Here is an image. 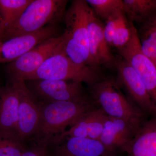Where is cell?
Listing matches in <instances>:
<instances>
[{"label": "cell", "mask_w": 156, "mask_h": 156, "mask_svg": "<svg viewBox=\"0 0 156 156\" xmlns=\"http://www.w3.org/2000/svg\"><path fill=\"white\" fill-rule=\"evenodd\" d=\"M95 15L105 21L113 15L123 11L122 0H87Z\"/></svg>", "instance_id": "obj_19"}, {"label": "cell", "mask_w": 156, "mask_h": 156, "mask_svg": "<svg viewBox=\"0 0 156 156\" xmlns=\"http://www.w3.org/2000/svg\"><path fill=\"white\" fill-rule=\"evenodd\" d=\"M122 11H119L110 17L106 21L105 25L104 27L105 36L110 46H112L113 42L116 29L118 17L119 14Z\"/></svg>", "instance_id": "obj_25"}, {"label": "cell", "mask_w": 156, "mask_h": 156, "mask_svg": "<svg viewBox=\"0 0 156 156\" xmlns=\"http://www.w3.org/2000/svg\"><path fill=\"white\" fill-rule=\"evenodd\" d=\"M140 42L143 53L156 67V24L147 28Z\"/></svg>", "instance_id": "obj_23"}, {"label": "cell", "mask_w": 156, "mask_h": 156, "mask_svg": "<svg viewBox=\"0 0 156 156\" xmlns=\"http://www.w3.org/2000/svg\"><path fill=\"white\" fill-rule=\"evenodd\" d=\"M94 103L108 116L122 119L139 129L145 122V113L128 100L111 81H100L92 87Z\"/></svg>", "instance_id": "obj_4"}, {"label": "cell", "mask_w": 156, "mask_h": 156, "mask_svg": "<svg viewBox=\"0 0 156 156\" xmlns=\"http://www.w3.org/2000/svg\"><path fill=\"white\" fill-rule=\"evenodd\" d=\"M90 9L86 1L72 2L64 15L66 29L62 36L65 53L76 64L91 67L88 30Z\"/></svg>", "instance_id": "obj_2"}, {"label": "cell", "mask_w": 156, "mask_h": 156, "mask_svg": "<svg viewBox=\"0 0 156 156\" xmlns=\"http://www.w3.org/2000/svg\"><path fill=\"white\" fill-rule=\"evenodd\" d=\"M126 154V156H156V116L140 126Z\"/></svg>", "instance_id": "obj_16"}, {"label": "cell", "mask_w": 156, "mask_h": 156, "mask_svg": "<svg viewBox=\"0 0 156 156\" xmlns=\"http://www.w3.org/2000/svg\"><path fill=\"white\" fill-rule=\"evenodd\" d=\"M119 51L142 80L151 99L156 115V67L143 53L138 32L132 23L130 41Z\"/></svg>", "instance_id": "obj_7"}, {"label": "cell", "mask_w": 156, "mask_h": 156, "mask_svg": "<svg viewBox=\"0 0 156 156\" xmlns=\"http://www.w3.org/2000/svg\"><path fill=\"white\" fill-rule=\"evenodd\" d=\"M39 80L75 81L86 83L91 87L100 81L97 69L76 64L63 50L48 58L24 81Z\"/></svg>", "instance_id": "obj_5"}, {"label": "cell", "mask_w": 156, "mask_h": 156, "mask_svg": "<svg viewBox=\"0 0 156 156\" xmlns=\"http://www.w3.org/2000/svg\"><path fill=\"white\" fill-rule=\"evenodd\" d=\"M47 144L49 156H114L97 140L66 137L53 139Z\"/></svg>", "instance_id": "obj_10"}, {"label": "cell", "mask_w": 156, "mask_h": 156, "mask_svg": "<svg viewBox=\"0 0 156 156\" xmlns=\"http://www.w3.org/2000/svg\"><path fill=\"white\" fill-rule=\"evenodd\" d=\"M62 35L47 39L37 45L15 61L9 63L6 72L9 82L23 80L56 53L63 50Z\"/></svg>", "instance_id": "obj_6"}, {"label": "cell", "mask_w": 156, "mask_h": 156, "mask_svg": "<svg viewBox=\"0 0 156 156\" xmlns=\"http://www.w3.org/2000/svg\"><path fill=\"white\" fill-rule=\"evenodd\" d=\"M21 156H49L48 144L40 140L30 141L27 143Z\"/></svg>", "instance_id": "obj_24"}, {"label": "cell", "mask_w": 156, "mask_h": 156, "mask_svg": "<svg viewBox=\"0 0 156 156\" xmlns=\"http://www.w3.org/2000/svg\"><path fill=\"white\" fill-rule=\"evenodd\" d=\"M32 0H0V31L5 34L17 22Z\"/></svg>", "instance_id": "obj_18"}, {"label": "cell", "mask_w": 156, "mask_h": 156, "mask_svg": "<svg viewBox=\"0 0 156 156\" xmlns=\"http://www.w3.org/2000/svg\"><path fill=\"white\" fill-rule=\"evenodd\" d=\"M89 98L76 101L41 103L37 131L33 140L48 143L66 131L84 115L95 107Z\"/></svg>", "instance_id": "obj_1"}, {"label": "cell", "mask_w": 156, "mask_h": 156, "mask_svg": "<svg viewBox=\"0 0 156 156\" xmlns=\"http://www.w3.org/2000/svg\"><path fill=\"white\" fill-rule=\"evenodd\" d=\"M54 24L37 31L15 37L0 43V63H11L47 39L56 36Z\"/></svg>", "instance_id": "obj_11"}, {"label": "cell", "mask_w": 156, "mask_h": 156, "mask_svg": "<svg viewBox=\"0 0 156 156\" xmlns=\"http://www.w3.org/2000/svg\"><path fill=\"white\" fill-rule=\"evenodd\" d=\"M123 11L132 23L156 24V0H124Z\"/></svg>", "instance_id": "obj_17"}, {"label": "cell", "mask_w": 156, "mask_h": 156, "mask_svg": "<svg viewBox=\"0 0 156 156\" xmlns=\"http://www.w3.org/2000/svg\"><path fill=\"white\" fill-rule=\"evenodd\" d=\"M138 130L125 120L107 116L99 140L114 156L126 153Z\"/></svg>", "instance_id": "obj_12"}, {"label": "cell", "mask_w": 156, "mask_h": 156, "mask_svg": "<svg viewBox=\"0 0 156 156\" xmlns=\"http://www.w3.org/2000/svg\"><path fill=\"white\" fill-rule=\"evenodd\" d=\"M27 87L41 103L60 101H76L89 98L82 83L75 81L34 80Z\"/></svg>", "instance_id": "obj_9"}, {"label": "cell", "mask_w": 156, "mask_h": 156, "mask_svg": "<svg viewBox=\"0 0 156 156\" xmlns=\"http://www.w3.org/2000/svg\"><path fill=\"white\" fill-rule=\"evenodd\" d=\"M131 36V22L128 20L123 11H121L118 17L112 46L119 50L128 44Z\"/></svg>", "instance_id": "obj_22"}, {"label": "cell", "mask_w": 156, "mask_h": 156, "mask_svg": "<svg viewBox=\"0 0 156 156\" xmlns=\"http://www.w3.org/2000/svg\"><path fill=\"white\" fill-rule=\"evenodd\" d=\"M27 144L15 135L0 131V156H21Z\"/></svg>", "instance_id": "obj_21"}, {"label": "cell", "mask_w": 156, "mask_h": 156, "mask_svg": "<svg viewBox=\"0 0 156 156\" xmlns=\"http://www.w3.org/2000/svg\"><path fill=\"white\" fill-rule=\"evenodd\" d=\"M107 116L99 107H95L86 114L88 138L99 140Z\"/></svg>", "instance_id": "obj_20"}, {"label": "cell", "mask_w": 156, "mask_h": 156, "mask_svg": "<svg viewBox=\"0 0 156 156\" xmlns=\"http://www.w3.org/2000/svg\"><path fill=\"white\" fill-rule=\"evenodd\" d=\"M67 2L65 0H32L21 17L5 34L2 42L53 25L64 17Z\"/></svg>", "instance_id": "obj_3"}, {"label": "cell", "mask_w": 156, "mask_h": 156, "mask_svg": "<svg viewBox=\"0 0 156 156\" xmlns=\"http://www.w3.org/2000/svg\"><path fill=\"white\" fill-rule=\"evenodd\" d=\"M104 27L91 8L88 17V37L91 66L95 69L101 65L111 67L116 63L105 38Z\"/></svg>", "instance_id": "obj_13"}, {"label": "cell", "mask_w": 156, "mask_h": 156, "mask_svg": "<svg viewBox=\"0 0 156 156\" xmlns=\"http://www.w3.org/2000/svg\"><path fill=\"white\" fill-rule=\"evenodd\" d=\"M17 87L19 95L17 135L26 143L33 140L38 128L41 103L27 88L25 81L9 82Z\"/></svg>", "instance_id": "obj_8"}, {"label": "cell", "mask_w": 156, "mask_h": 156, "mask_svg": "<svg viewBox=\"0 0 156 156\" xmlns=\"http://www.w3.org/2000/svg\"><path fill=\"white\" fill-rule=\"evenodd\" d=\"M0 24H1V17H0ZM2 43V36H1V31H0V43Z\"/></svg>", "instance_id": "obj_26"}, {"label": "cell", "mask_w": 156, "mask_h": 156, "mask_svg": "<svg viewBox=\"0 0 156 156\" xmlns=\"http://www.w3.org/2000/svg\"><path fill=\"white\" fill-rule=\"evenodd\" d=\"M18 107L19 95L17 87L14 84L9 83L6 87L0 89L1 132L17 136Z\"/></svg>", "instance_id": "obj_15"}, {"label": "cell", "mask_w": 156, "mask_h": 156, "mask_svg": "<svg viewBox=\"0 0 156 156\" xmlns=\"http://www.w3.org/2000/svg\"><path fill=\"white\" fill-rule=\"evenodd\" d=\"M116 64L119 80L134 103L145 113L155 115L150 96L135 70L124 59L119 60Z\"/></svg>", "instance_id": "obj_14"}]
</instances>
